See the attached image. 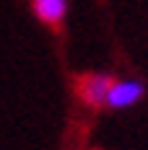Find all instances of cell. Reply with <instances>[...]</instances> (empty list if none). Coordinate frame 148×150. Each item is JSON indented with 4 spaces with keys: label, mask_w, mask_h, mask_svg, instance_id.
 <instances>
[{
    "label": "cell",
    "mask_w": 148,
    "mask_h": 150,
    "mask_svg": "<svg viewBox=\"0 0 148 150\" xmlns=\"http://www.w3.org/2000/svg\"><path fill=\"white\" fill-rule=\"evenodd\" d=\"M114 78L109 73H86L78 78L75 83V93L81 98V104L89 109H102L107 106V93L112 88Z\"/></svg>",
    "instance_id": "cell-1"
},
{
    "label": "cell",
    "mask_w": 148,
    "mask_h": 150,
    "mask_svg": "<svg viewBox=\"0 0 148 150\" xmlns=\"http://www.w3.org/2000/svg\"><path fill=\"white\" fill-rule=\"evenodd\" d=\"M143 96H146V83L140 78H122V80L114 78L112 88L107 93V109H112V111L130 109L138 101H143Z\"/></svg>",
    "instance_id": "cell-2"
},
{
    "label": "cell",
    "mask_w": 148,
    "mask_h": 150,
    "mask_svg": "<svg viewBox=\"0 0 148 150\" xmlns=\"http://www.w3.org/2000/svg\"><path fill=\"white\" fill-rule=\"evenodd\" d=\"M31 13L44 26L60 29V23L68 16V0H31Z\"/></svg>",
    "instance_id": "cell-3"
}]
</instances>
